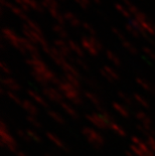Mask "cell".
Wrapping results in <instances>:
<instances>
[{
	"label": "cell",
	"mask_w": 155,
	"mask_h": 156,
	"mask_svg": "<svg viewBox=\"0 0 155 156\" xmlns=\"http://www.w3.org/2000/svg\"><path fill=\"white\" fill-rule=\"evenodd\" d=\"M2 36L3 38H5L6 41H8L11 44L12 46H14L15 48H17L21 54L26 55L25 48L21 45V37L16 34L15 31H13L11 28L9 27H3L2 28Z\"/></svg>",
	"instance_id": "1"
},
{
	"label": "cell",
	"mask_w": 155,
	"mask_h": 156,
	"mask_svg": "<svg viewBox=\"0 0 155 156\" xmlns=\"http://www.w3.org/2000/svg\"><path fill=\"white\" fill-rule=\"evenodd\" d=\"M22 34H24L25 38H27L28 41H30L32 44H41V46H44L45 44H48V41H45L44 34H39L36 31L32 30V29L29 27L26 23L22 25Z\"/></svg>",
	"instance_id": "2"
},
{
	"label": "cell",
	"mask_w": 155,
	"mask_h": 156,
	"mask_svg": "<svg viewBox=\"0 0 155 156\" xmlns=\"http://www.w3.org/2000/svg\"><path fill=\"white\" fill-rule=\"evenodd\" d=\"M1 1V7L2 8H8L9 10H10L13 14H15L16 16H18L19 18H21L22 20H25V21H27L28 20V17H27V15L25 14V12H23L21 10L20 8L18 7L16 4H12V3H10L9 1H7V0H0Z\"/></svg>",
	"instance_id": "3"
},
{
	"label": "cell",
	"mask_w": 155,
	"mask_h": 156,
	"mask_svg": "<svg viewBox=\"0 0 155 156\" xmlns=\"http://www.w3.org/2000/svg\"><path fill=\"white\" fill-rule=\"evenodd\" d=\"M54 44H55V48H57L65 58H70L72 51H71L70 46H69L68 42H65L64 39H55L54 41Z\"/></svg>",
	"instance_id": "4"
},
{
	"label": "cell",
	"mask_w": 155,
	"mask_h": 156,
	"mask_svg": "<svg viewBox=\"0 0 155 156\" xmlns=\"http://www.w3.org/2000/svg\"><path fill=\"white\" fill-rule=\"evenodd\" d=\"M81 45H82V48L86 49L91 55H98L99 51L96 48V46L92 44V41H90L89 37H86V36L82 37L81 38Z\"/></svg>",
	"instance_id": "5"
},
{
	"label": "cell",
	"mask_w": 155,
	"mask_h": 156,
	"mask_svg": "<svg viewBox=\"0 0 155 156\" xmlns=\"http://www.w3.org/2000/svg\"><path fill=\"white\" fill-rule=\"evenodd\" d=\"M48 13L51 14V16L52 18L55 19V21L58 22V24H60V25H62L64 26L65 24V16H64V13H61L60 10L58 9H55V8H48Z\"/></svg>",
	"instance_id": "6"
},
{
	"label": "cell",
	"mask_w": 155,
	"mask_h": 156,
	"mask_svg": "<svg viewBox=\"0 0 155 156\" xmlns=\"http://www.w3.org/2000/svg\"><path fill=\"white\" fill-rule=\"evenodd\" d=\"M64 16H65V20H67L69 23H70L72 26H74V27H79V26L82 25V22L80 21V19H79L72 12H71V11H65L64 13Z\"/></svg>",
	"instance_id": "7"
},
{
	"label": "cell",
	"mask_w": 155,
	"mask_h": 156,
	"mask_svg": "<svg viewBox=\"0 0 155 156\" xmlns=\"http://www.w3.org/2000/svg\"><path fill=\"white\" fill-rule=\"evenodd\" d=\"M26 5L28 6L30 9H33V10L37 11V12H41V13H44V7H42L41 3L37 2L36 0H22Z\"/></svg>",
	"instance_id": "8"
},
{
	"label": "cell",
	"mask_w": 155,
	"mask_h": 156,
	"mask_svg": "<svg viewBox=\"0 0 155 156\" xmlns=\"http://www.w3.org/2000/svg\"><path fill=\"white\" fill-rule=\"evenodd\" d=\"M52 31L55 32V34H57L58 36L61 37V39H65L69 37V34L68 31L65 30V27L62 25H60V24H54L52 25Z\"/></svg>",
	"instance_id": "9"
},
{
	"label": "cell",
	"mask_w": 155,
	"mask_h": 156,
	"mask_svg": "<svg viewBox=\"0 0 155 156\" xmlns=\"http://www.w3.org/2000/svg\"><path fill=\"white\" fill-rule=\"evenodd\" d=\"M101 74L106 77L108 80H117L118 79V74L114 71L113 69H111L110 67H104L101 69Z\"/></svg>",
	"instance_id": "10"
},
{
	"label": "cell",
	"mask_w": 155,
	"mask_h": 156,
	"mask_svg": "<svg viewBox=\"0 0 155 156\" xmlns=\"http://www.w3.org/2000/svg\"><path fill=\"white\" fill-rule=\"evenodd\" d=\"M137 20V19H136ZM138 22L140 23L141 26L145 29V31L147 32L148 34L150 35H155V27H154V24L152 22L148 21L147 19L146 20H137Z\"/></svg>",
	"instance_id": "11"
},
{
	"label": "cell",
	"mask_w": 155,
	"mask_h": 156,
	"mask_svg": "<svg viewBox=\"0 0 155 156\" xmlns=\"http://www.w3.org/2000/svg\"><path fill=\"white\" fill-rule=\"evenodd\" d=\"M68 44L72 52H75L78 56H81V58L84 56V51H83V49H82V46H80L78 44H76L74 41H71V39L68 41Z\"/></svg>",
	"instance_id": "12"
},
{
	"label": "cell",
	"mask_w": 155,
	"mask_h": 156,
	"mask_svg": "<svg viewBox=\"0 0 155 156\" xmlns=\"http://www.w3.org/2000/svg\"><path fill=\"white\" fill-rule=\"evenodd\" d=\"M114 6H115V8H116V10L119 13H121V14L123 15L125 18L131 19V15L132 14L130 13V11L127 9L126 6H123L122 4H120V3H115Z\"/></svg>",
	"instance_id": "13"
},
{
	"label": "cell",
	"mask_w": 155,
	"mask_h": 156,
	"mask_svg": "<svg viewBox=\"0 0 155 156\" xmlns=\"http://www.w3.org/2000/svg\"><path fill=\"white\" fill-rule=\"evenodd\" d=\"M42 7L44 8H55V9H58V0H42L41 2Z\"/></svg>",
	"instance_id": "14"
},
{
	"label": "cell",
	"mask_w": 155,
	"mask_h": 156,
	"mask_svg": "<svg viewBox=\"0 0 155 156\" xmlns=\"http://www.w3.org/2000/svg\"><path fill=\"white\" fill-rule=\"evenodd\" d=\"M122 45L124 46L125 49H127V51L132 55H136L138 52V49L136 48V46H135L133 44H131V42L129 41H127V39L124 41H122Z\"/></svg>",
	"instance_id": "15"
},
{
	"label": "cell",
	"mask_w": 155,
	"mask_h": 156,
	"mask_svg": "<svg viewBox=\"0 0 155 156\" xmlns=\"http://www.w3.org/2000/svg\"><path fill=\"white\" fill-rule=\"evenodd\" d=\"M125 28H126V30L128 32H130V34L133 35L134 37H136V38H140L141 37V34H139V31H138L137 29L135 28L130 22H128V23H126V24H125Z\"/></svg>",
	"instance_id": "16"
},
{
	"label": "cell",
	"mask_w": 155,
	"mask_h": 156,
	"mask_svg": "<svg viewBox=\"0 0 155 156\" xmlns=\"http://www.w3.org/2000/svg\"><path fill=\"white\" fill-rule=\"evenodd\" d=\"M106 55H107V58L109 61H111L115 66H120L121 65V62H120V59L119 58L114 54V52H112L111 51H106Z\"/></svg>",
	"instance_id": "17"
},
{
	"label": "cell",
	"mask_w": 155,
	"mask_h": 156,
	"mask_svg": "<svg viewBox=\"0 0 155 156\" xmlns=\"http://www.w3.org/2000/svg\"><path fill=\"white\" fill-rule=\"evenodd\" d=\"M82 26H83V28L88 32L89 34H90V36H96V34H97V32H96L95 28L89 22L83 21V22H82Z\"/></svg>",
	"instance_id": "18"
},
{
	"label": "cell",
	"mask_w": 155,
	"mask_h": 156,
	"mask_svg": "<svg viewBox=\"0 0 155 156\" xmlns=\"http://www.w3.org/2000/svg\"><path fill=\"white\" fill-rule=\"evenodd\" d=\"M26 24H27L29 27L32 29V30L36 31L39 34H42V30H41V26H39L36 22H34L33 20H31V19H28V20L26 21Z\"/></svg>",
	"instance_id": "19"
},
{
	"label": "cell",
	"mask_w": 155,
	"mask_h": 156,
	"mask_svg": "<svg viewBox=\"0 0 155 156\" xmlns=\"http://www.w3.org/2000/svg\"><path fill=\"white\" fill-rule=\"evenodd\" d=\"M111 30H112V32L117 36L118 38L119 39H121L122 41H126V36H125V34L122 32L119 28H117V27H112L111 28Z\"/></svg>",
	"instance_id": "20"
},
{
	"label": "cell",
	"mask_w": 155,
	"mask_h": 156,
	"mask_svg": "<svg viewBox=\"0 0 155 156\" xmlns=\"http://www.w3.org/2000/svg\"><path fill=\"white\" fill-rule=\"evenodd\" d=\"M14 2H15V4L17 5L18 7L20 8L21 10L23 11V12H25V13H26V12H28L29 10H30V8H29L28 6L26 5L23 1H22V0H14Z\"/></svg>",
	"instance_id": "21"
},
{
	"label": "cell",
	"mask_w": 155,
	"mask_h": 156,
	"mask_svg": "<svg viewBox=\"0 0 155 156\" xmlns=\"http://www.w3.org/2000/svg\"><path fill=\"white\" fill-rule=\"evenodd\" d=\"M89 38H90V41H92V44H93L96 46V48H97L99 51H100L101 49L103 48V45H102V44H101L100 41H99V39L96 37V36H89Z\"/></svg>",
	"instance_id": "22"
},
{
	"label": "cell",
	"mask_w": 155,
	"mask_h": 156,
	"mask_svg": "<svg viewBox=\"0 0 155 156\" xmlns=\"http://www.w3.org/2000/svg\"><path fill=\"white\" fill-rule=\"evenodd\" d=\"M3 83L6 85V86H8V87H10V88H13V89H18V85L16 84V83L13 81L12 79L10 78H5L4 80H3Z\"/></svg>",
	"instance_id": "23"
},
{
	"label": "cell",
	"mask_w": 155,
	"mask_h": 156,
	"mask_svg": "<svg viewBox=\"0 0 155 156\" xmlns=\"http://www.w3.org/2000/svg\"><path fill=\"white\" fill-rule=\"evenodd\" d=\"M75 1L83 9H88L91 5V0H75Z\"/></svg>",
	"instance_id": "24"
},
{
	"label": "cell",
	"mask_w": 155,
	"mask_h": 156,
	"mask_svg": "<svg viewBox=\"0 0 155 156\" xmlns=\"http://www.w3.org/2000/svg\"><path fill=\"white\" fill-rule=\"evenodd\" d=\"M142 51H144V54L146 55L147 58H150L151 59H155V52L152 49H150L149 48H147V46H143Z\"/></svg>",
	"instance_id": "25"
},
{
	"label": "cell",
	"mask_w": 155,
	"mask_h": 156,
	"mask_svg": "<svg viewBox=\"0 0 155 156\" xmlns=\"http://www.w3.org/2000/svg\"><path fill=\"white\" fill-rule=\"evenodd\" d=\"M72 59H74V61H75L76 62H77V64H78L79 66H81V67L83 68V69H88V66L86 65V62H85L81 61V58H72Z\"/></svg>",
	"instance_id": "26"
},
{
	"label": "cell",
	"mask_w": 155,
	"mask_h": 156,
	"mask_svg": "<svg viewBox=\"0 0 155 156\" xmlns=\"http://www.w3.org/2000/svg\"><path fill=\"white\" fill-rule=\"evenodd\" d=\"M1 69H3V72L6 73V74H9V73H10V71H9V68L5 65V62H1Z\"/></svg>",
	"instance_id": "27"
},
{
	"label": "cell",
	"mask_w": 155,
	"mask_h": 156,
	"mask_svg": "<svg viewBox=\"0 0 155 156\" xmlns=\"http://www.w3.org/2000/svg\"><path fill=\"white\" fill-rule=\"evenodd\" d=\"M95 2H97V3H100V0H94Z\"/></svg>",
	"instance_id": "28"
},
{
	"label": "cell",
	"mask_w": 155,
	"mask_h": 156,
	"mask_svg": "<svg viewBox=\"0 0 155 156\" xmlns=\"http://www.w3.org/2000/svg\"><path fill=\"white\" fill-rule=\"evenodd\" d=\"M154 27H155V24H154Z\"/></svg>",
	"instance_id": "29"
}]
</instances>
